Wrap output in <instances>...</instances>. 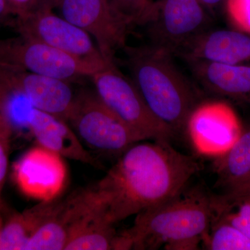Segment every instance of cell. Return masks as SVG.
Listing matches in <instances>:
<instances>
[{
	"instance_id": "obj_13",
	"label": "cell",
	"mask_w": 250,
	"mask_h": 250,
	"mask_svg": "<svg viewBox=\"0 0 250 250\" xmlns=\"http://www.w3.org/2000/svg\"><path fill=\"white\" fill-rule=\"evenodd\" d=\"M1 64L10 78L27 95L34 108L67 123L76 95L71 83Z\"/></svg>"
},
{
	"instance_id": "obj_25",
	"label": "cell",
	"mask_w": 250,
	"mask_h": 250,
	"mask_svg": "<svg viewBox=\"0 0 250 250\" xmlns=\"http://www.w3.org/2000/svg\"><path fill=\"white\" fill-rule=\"evenodd\" d=\"M13 131L9 125L0 126V198L9 165L10 139ZM0 220H1L0 215Z\"/></svg>"
},
{
	"instance_id": "obj_14",
	"label": "cell",
	"mask_w": 250,
	"mask_h": 250,
	"mask_svg": "<svg viewBox=\"0 0 250 250\" xmlns=\"http://www.w3.org/2000/svg\"><path fill=\"white\" fill-rule=\"evenodd\" d=\"M29 131L39 146L62 158L100 168L102 164L85 147L67 122L34 108L29 118Z\"/></svg>"
},
{
	"instance_id": "obj_28",
	"label": "cell",
	"mask_w": 250,
	"mask_h": 250,
	"mask_svg": "<svg viewBox=\"0 0 250 250\" xmlns=\"http://www.w3.org/2000/svg\"><path fill=\"white\" fill-rule=\"evenodd\" d=\"M225 0H200L202 6L207 11H212L218 8Z\"/></svg>"
},
{
	"instance_id": "obj_12",
	"label": "cell",
	"mask_w": 250,
	"mask_h": 250,
	"mask_svg": "<svg viewBox=\"0 0 250 250\" xmlns=\"http://www.w3.org/2000/svg\"><path fill=\"white\" fill-rule=\"evenodd\" d=\"M187 62L250 64V34L238 30L204 31L175 52Z\"/></svg>"
},
{
	"instance_id": "obj_29",
	"label": "cell",
	"mask_w": 250,
	"mask_h": 250,
	"mask_svg": "<svg viewBox=\"0 0 250 250\" xmlns=\"http://www.w3.org/2000/svg\"><path fill=\"white\" fill-rule=\"evenodd\" d=\"M11 16L4 0H0V21Z\"/></svg>"
},
{
	"instance_id": "obj_30",
	"label": "cell",
	"mask_w": 250,
	"mask_h": 250,
	"mask_svg": "<svg viewBox=\"0 0 250 250\" xmlns=\"http://www.w3.org/2000/svg\"><path fill=\"white\" fill-rule=\"evenodd\" d=\"M6 122L3 118L2 116H1V113H0V126H2L3 125L6 124ZM8 124V123H7Z\"/></svg>"
},
{
	"instance_id": "obj_1",
	"label": "cell",
	"mask_w": 250,
	"mask_h": 250,
	"mask_svg": "<svg viewBox=\"0 0 250 250\" xmlns=\"http://www.w3.org/2000/svg\"><path fill=\"white\" fill-rule=\"evenodd\" d=\"M200 170L194 157L176 150L169 141L139 142L91 188L116 224L178 196Z\"/></svg>"
},
{
	"instance_id": "obj_24",
	"label": "cell",
	"mask_w": 250,
	"mask_h": 250,
	"mask_svg": "<svg viewBox=\"0 0 250 250\" xmlns=\"http://www.w3.org/2000/svg\"><path fill=\"white\" fill-rule=\"evenodd\" d=\"M59 0H4L10 14L15 18L23 17L45 7H57Z\"/></svg>"
},
{
	"instance_id": "obj_21",
	"label": "cell",
	"mask_w": 250,
	"mask_h": 250,
	"mask_svg": "<svg viewBox=\"0 0 250 250\" xmlns=\"http://www.w3.org/2000/svg\"><path fill=\"white\" fill-rule=\"evenodd\" d=\"M131 25H146L152 18L155 0H111Z\"/></svg>"
},
{
	"instance_id": "obj_22",
	"label": "cell",
	"mask_w": 250,
	"mask_h": 250,
	"mask_svg": "<svg viewBox=\"0 0 250 250\" xmlns=\"http://www.w3.org/2000/svg\"><path fill=\"white\" fill-rule=\"evenodd\" d=\"M227 187L228 193L215 197L217 207L223 213H227L238 202L250 196V173Z\"/></svg>"
},
{
	"instance_id": "obj_10",
	"label": "cell",
	"mask_w": 250,
	"mask_h": 250,
	"mask_svg": "<svg viewBox=\"0 0 250 250\" xmlns=\"http://www.w3.org/2000/svg\"><path fill=\"white\" fill-rule=\"evenodd\" d=\"M186 128L199 154L217 158L228 152L242 134L236 113L223 102H208L195 106Z\"/></svg>"
},
{
	"instance_id": "obj_9",
	"label": "cell",
	"mask_w": 250,
	"mask_h": 250,
	"mask_svg": "<svg viewBox=\"0 0 250 250\" xmlns=\"http://www.w3.org/2000/svg\"><path fill=\"white\" fill-rule=\"evenodd\" d=\"M210 21L200 0H157L146 25L152 45L174 55L187 41L205 31Z\"/></svg>"
},
{
	"instance_id": "obj_23",
	"label": "cell",
	"mask_w": 250,
	"mask_h": 250,
	"mask_svg": "<svg viewBox=\"0 0 250 250\" xmlns=\"http://www.w3.org/2000/svg\"><path fill=\"white\" fill-rule=\"evenodd\" d=\"M225 10L236 30L250 34V0H225Z\"/></svg>"
},
{
	"instance_id": "obj_4",
	"label": "cell",
	"mask_w": 250,
	"mask_h": 250,
	"mask_svg": "<svg viewBox=\"0 0 250 250\" xmlns=\"http://www.w3.org/2000/svg\"><path fill=\"white\" fill-rule=\"evenodd\" d=\"M67 123L85 147L103 156L118 159L143 141L103 103L95 90L76 93Z\"/></svg>"
},
{
	"instance_id": "obj_16",
	"label": "cell",
	"mask_w": 250,
	"mask_h": 250,
	"mask_svg": "<svg viewBox=\"0 0 250 250\" xmlns=\"http://www.w3.org/2000/svg\"><path fill=\"white\" fill-rule=\"evenodd\" d=\"M88 205L70 229L65 250H113L117 233L106 210L89 188Z\"/></svg>"
},
{
	"instance_id": "obj_27",
	"label": "cell",
	"mask_w": 250,
	"mask_h": 250,
	"mask_svg": "<svg viewBox=\"0 0 250 250\" xmlns=\"http://www.w3.org/2000/svg\"><path fill=\"white\" fill-rule=\"evenodd\" d=\"M236 205L238 207V210L237 213L241 218L250 222V200H243V201L238 202Z\"/></svg>"
},
{
	"instance_id": "obj_5",
	"label": "cell",
	"mask_w": 250,
	"mask_h": 250,
	"mask_svg": "<svg viewBox=\"0 0 250 250\" xmlns=\"http://www.w3.org/2000/svg\"><path fill=\"white\" fill-rule=\"evenodd\" d=\"M90 77L99 98L143 141H169L173 137V130L153 114L133 81L118 70L115 62Z\"/></svg>"
},
{
	"instance_id": "obj_7",
	"label": "cell",
	"mask_w": 250,
	"mask_h": 250,
	"mask_svg": "<svg viewBox=\"0 0 250 250\" xmlns=\"http://www.w3.org/2000/svg\"><path fill=\"white\" fill-rule=\"evenodd\" d=\"M62 17L95 39L106 61L115 62L118 50L126 47L131 23L116 9L111 0H59Z\"/></svg>"
},
{
	"instance_id": "obj_32",
	"label": "cell",
	"mask_w": 250,
	"mask_h": 250,
	"mask_svg": "<svg viewBox=\"0 0 250 250\" xmlns=\"http://www.w3.org/2000/svg\"><path fill=\"white\" fill-rule=\"evenodd\" d=\"M245 200H250V196L248 197H247V198L245 199ZM242 201H243V200H242Z\"/></svg>"
},
{
	"instance_id": "obj_2",
	"label": "cell",
	"mask_w": 250,
	"mask_h": 250,
	"mask_svg": "<svg viewBox=\"0 0 250 250\" xmlns=\"http://www.w3.org/2000/svg\"><path fill=\"white\" fill-rule=\"evenodd\" d=\"M214 214L213 197L200 190L183 191L136 214L133 226L117 234L113 250H198Z\"/></svg>"
},
{
	"instance_id": "obj_26",
	"label": "cell",
	"mask_w": 250,
	"mask_h": 250,
	"mask_svg": "<svg viewBox=\"0 0 250 250\" xmlns=\"http://www.w3.org/2000/svg\"><path fill=\"white\" fill-rule=\"evenodd\" d=\"M220 219L231 225L250 239V222L241 218L238 213H229L223 215Z\"/></svg>"
},
{
	"instance_id": "obj_20",
	"label": "cell",
	"mask_w": 250,
	"mask_h": 250,
	"mask_svg": "<svg viewBox=\"0 0 250 250\" xmlns=\"http://www.w3.org/2000/svg\"><path fill=\"white\" fill-rule=\"evenodd\" d=\"M210 236L205 238L211 250H250V239L231 225L219 219Z\"/></svg>"
},
{
	"instance_id": "obj_3",
	"label": "cell",
	"mask_w": 250,
	"mask_h": 250,
	"mask_svg": "<svg viewBox=\"0 0 250 250\" xmlns=\"http://www.w3.org/2000/svg\"><path fill=\"white\" fill-rule=\"evenodd\" d=\"M133 82L153 114L174 132L186 128L196 94L176 66L173 54L150 45L124 48Z\"/></svg>"
},
{
	"instance_id": "obj_18",
	"label": "cell",
	"mask_w": 250,
	"mask_h": 250,
	"mask_svg": "<svg viewBox=\"0 0 250 250\" xmlns=\"http://www.w3.org/2000/svg\"><path fill=\"white\" fill-rule=\"evenodd\" d=\"M215 170L219 182L225 187L250 173V128L241 136L232 147L218 157Z\"/></svg>"
},
{
	"instance_id": "obj_6",
	"label": "cell",
	"mask_w": 250,
	"mask_h": 250,
	"mask_svg": "<svg viewBox=\"0 0 250 250\" xmlns=\"http://www.w3.org/2000/svg\"><path fill=\"white\" fill-rule=\"evenodd\" d=\"M47 6L11 22L19 35L41 41L82 62L92 74L101 70L110 62L104 58L92 37L83 29L54 14Z\"/></svg>"
},
{
	"instance_id": "obj_8",
	"label": "cell",
	"mask_w": 250,
	"mask_h": 250,
	"mask_svg": "<svg viewBox=\"0 0 250 250\" xmlns=\"http://www.w3.org/2000/svg\"><path fill=\"white\" fill-rule=\"evenodd\" d=\"M0 63L70 83L93 75L71 56L21 35L0 40Z\"/></svg>"
},
{
	"instance_id": "obj_15",
	"label": "cell",
	"mask_w": 250,
	"mask_h": 250,
	"mask_svg": "<svg viewBox=\"0 0 250 250\" xmlns=\"http://www.w3.org/2000/svg\"><path fill=\"white\" fill-rule=\"evenodd\" d=\"M188 62L195 79L208 91L250 104V64Z\"/></svg>"
},
{
	"instance_id": "obj_19",
	"label": "cell",
	"mask_w": 250,
	"mask_h": 250,
	"mask_svg": "<svg viewBox=\"0 0 250 250\" xmlns=\"http://www.w3.org/2000/svg\"><path fill=\"white\" fill-rule=\"evenodd\" d=\"M39 221L36 206L11 215L0 229V250H25Z\"/></svg>"
},
{
	"instance_id": "obj_17",
	"label": "cell",
	"mask_w": 250,
	"mask_h": 250,
	"mask_svg": "<svg viewBox=\"0 0 250 250\" xmlns=\"http://www.w3.org/2000/svg\"><path fill=\"white\" fill-rule=\"evenodd\" d=\"M34 108L27 95L0 63V113L13 132L29 131V116Z\"/></svg>"
},
{
	"instance_id": "obj_11",
	"label": "cell",
	"mask_w": 250,
	"mask_h": 250,
	"mask_svg": "<svg viewBox=\"0 0 250 250\" xmlns=\"http://www.w3.org/2000/svg\"><path fill=\"white\" fill-rule=\"evenodd\" d=\"M13 172L20 190L41 202L57 198L66 184L67 171L62 156L40 146L22 154Z\"/></svg>"
},
{
	"instance_id": "obj_31",
	"label": "cell",
	"mask_w": 250,
	"mask_h": 250,
	"mask_svg": "<svg viewBox=\"0 0 250 250\" xmlns=\"http://www.w3.org/2000/svg\"><path fill=\"white\" fill-rule=\"evenodd\" d=\"M1 225H2V221L1 220H0V229L1 228Z\"/></svg>"
}]
</instances>
